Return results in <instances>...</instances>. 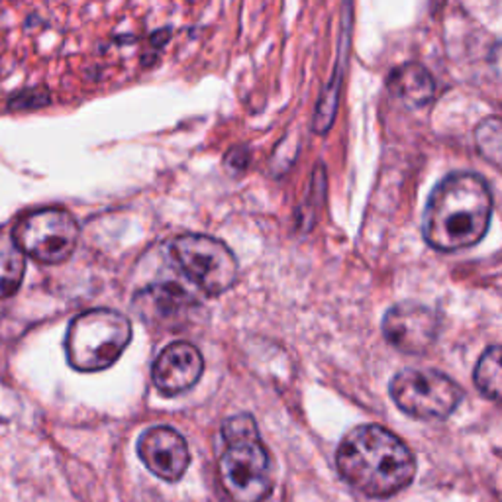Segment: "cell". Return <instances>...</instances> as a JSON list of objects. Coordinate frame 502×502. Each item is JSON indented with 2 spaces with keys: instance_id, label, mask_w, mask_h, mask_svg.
Returning <instances> with one entry per match:
<instances>
[{
  "instance_id": "12",
  "label": "cell",
  "mask_w": 502,
  "mask_h": 502,
  "mask_svg": "<svg viewBox=\"0 0 502 502\" xmlns=\"http://www.w3.org/2000/svg\"><path fill=\"white\" fill-rule=\"evenodd\" d=\"M389 89L406 107L420 109L434 99L435 83L428 69L418 63H404L389 75Z\"/></svg>"
},
{
  "instance_id": "17",
  "label": "cell",
  "mask_w": 502,
  "mask_h": 502,
  "mask_svg": "<svg viewBox=\"0 0 502 502\" xmlns=\"http://www.w3.org/2000/svg\"><path fill=\"white\" fill-rule=\"evenodd\" d=\"M226 163L235 169V171H244L249 163V152L246 148H235L226 155Z\"/></svg>"
},
{
  "instance_id": "4",
  "label": "cell",
  "mask_w": 502,
  "mask_h": 502,
  "mask_svg": "<svg viewBox=\"0 0 502 502\" xmlns=\"http://www.w3.org/2000/svg\"><path fill=\"white\" fill-rule=\"evenodd\" d=\"M131 340V324L124 314L97 309L78 314L65 338L68 360L77 371H100L120 358Z\"/></svg>"
},
{
  "instance_id": "7",
  "label": "cell",
  "mask_w": 502,
  "mask_h": 502,
  "mask_svg": "<svg viewBox=\"0 0 502 502\" xmlns=\"http://www.w3.org/2000/svg\"><path fill=\"white\" fill-rule=\"evenodd\" d=\"M12 237L26 256L39 263H63L78 242L77 220L61 208H44L22 218Z\"/></svg>"
},
{
  "instance_id": "3",
  "label": "cell",
  "mask_w": 502,
  "mask_h": 502,
  "mask_svg": "<svg viewBox=\"0 0 502 502\" xmlns=\"http://www.w3.org/2000/svg\"><path fill=\"white\" fill-rule=\"evenodd\" d=\"M220 481L234 502H263L273 491L271 457L261 444L256 420L234 416L222 428Z\"/></svg>"
},
{
  "instance_id": "13",
  "label": "cell",
  "mask_w": 502,
  "mask_h": 502,
  "mask_svg": "<svg viewBox=\"0 0 502 502\" xmlns=\"http://www.w3.org/2000/svg\"><path fill=\"white\" fill-rule=\"evenodd\" d=\"M15 237L0 234V300L15 295L22 285L26 259Z\"/></svg>"
},
{
  "instance_id": "15",
  "label": "cell",
  "mask_w": 502,
  "mask_h": 502,
  "mask_svg": "<svg viewBox=\"0 0 502 502\" xmlns=\"http://www.w3.org/2000/svg\"><path fill=\"white\" fill-rule=\"evenodd\" d=\"M475 141L485 160L502 163V118L493 116L483 120L475 130Z\"/></svg>"
},
{
  "instance_id": "5",
  "label": "cell",
  "mask_w": 502,
  "mask_h": 502,
  "mask_svg": "<svg viewBox=\"0 0 502 502\" xmlns=\"http://www.w3.org/2000/svg\"><path fill=\"white\" fill-rule=\"evenodd\" d=\"M391 396L408 416L444 420L464 401V389L434 369H404L391 381Z\"/></svg>"
},
{
  "instance_id": "8",
  "label": "cell",
  "mask_w": 502,
  "mask_h": 502,
  "mask_svg": "<svg viewBox=\"0 0 502 502\" xmlns=\"http://www.w3.org/2000/svg\"><path fill=\"white\" fill-rule=\"evenodd\" d=\"M440 332V319L430 307L418 302H401L387 310L382 319V334L392 348L418 355L428 351Z\"/></svg>"
},
{
  "instance_id": "16",
  "label": "cell",
  "mask_w": 502,
  "mask_h": 502,
  "mask_svg": "<svg viewBox=\"0 0 502 502\" xmlns=\"http://www.w3.org/2000/svg\"><path fill=\"white\" fill-rule=\"evenodd\" d=\"M49 104V95L44 89H28L20 92L15 99L8 102V107L12 110H34V109H42Z\"/></svg>"
},
{
  "instance_id": "14",
  "label": "cell",
  "mask_w": 502,
  "mask_h": 502,
  "mask_svg": "<svg viewBox=\"0 0 502 502\" xmlns=\"http://www.w3.org/2000/svg\"><path fill=\"white\" fill-rule=\"evenodd\" d=\"M475 387L486 399L502 403V346L485 350L475 367Z\"/></svg>"
},
{
  "instance_id": "18",
  "label": "cell",
  "mask_w": 502,
  "mask_h": 502,
  "mask_svg": "<svg viewBox=\"0 0 502 502\" xmlns=\"http://www.w3.org/2000/svg\"><path fill=\"white\" fill-rule=\"evenodd\" d=\"M488 65H491L493 73L502 81V42L493 46L491 54H488Z\"/></svg>"
},
{
  "instance_id": "10",
  "label": "cell",
  "mask_w": 502,
  "mask_h": 502,
  "mask_svg": "<svg viewBox=\"0 0 502 502\" xmlns=\"http://www.w3.org/2000/svg\"><path fill=\"white\" fill-rule=\"evenodd\" d=\"M204 360L189 341H173L153 363V382L165 396H177L189 391L201 379Z\"/></svg>"
},
{
  "instance_id": "11",
  "label": "cell",
  "mask_w": 502,
  "mask_h": 502,
  "mask_svg": "<svg viewBox=\"0 0 502 502\" xmlns=\"http://www.w3.org/2000/svg\"><path fill=\"white\" fill-rule=\"evenodd\" d=\"M134 307L145 324H167L183 319L193 307L194 298L175 283H162L143 288L134 298Z\"/></svg>"
},
{
  "instance_id": "1",
  "label": "cell",
  "mask_w": 502,
  "mask_h": 502,
  "mask_svg": "<svg viewBox=\"0 0 502 502\" xmlns=\"http://www.w3.org/2000/svg\"><path fill=\"white\" fill-rule=\"evenodd\" d=\"M336 465L355 491L373 498L401 493L416 475L411 447L379 424L353 428L338 447Z\"/></svg>"
},
{
  "instance_id": "2",
  "label": "cell",
  "mask_w": 502,
  "mask_h": 502,
  "mask_svg": "<svg viewBox=\"0 0 502 502\" xmlns=\"http://www.w3.org/2000/svg\"><path fill=\"white\" fill-rule=\"evenodd\" d=\"M493 194L475 173H452L435 184L424 210V240L438 251L479 244L491 224Z\"/></svg>"
},
{
  "instance_id": "9",
  "label": "cell",
  "mask_w": 502,
  "mask_h": 502,
  "mask_svg": "<svg viewBox=\"0 0 502 502\" xmlns=\"http://www.w3.org/2000/svg\"><path fill=\"white\" fill-rule=\"evenodd\" d=\"M138 455L155 477L175 483L191 464L189 445L183 435L167 426L143 432L138 440Z\"/></svg>"
},
{
  "instance_id": "6",
  "label": "cell",
  "mask_w": 502,
  "mask_h": 502,
  "mask_svg": "<svg viewBox=\"0 0 502 502\" xmlns=\"http://www.w3.org/2000/svg\"><path fill=\"white\" fill-rule=\"evenodd\" d=\"M171 256L181 271L206 295H222L237 279L235 256L216 237L184 234L171 244Z\"/></svg>"
}]
</instances>
